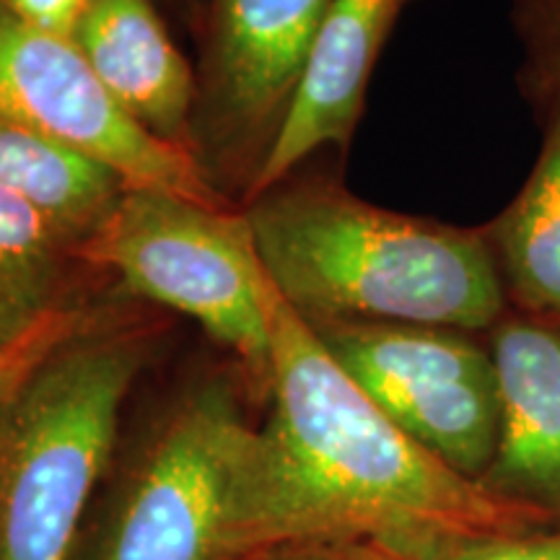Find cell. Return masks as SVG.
Listing matches in <instances>:
<instances>
[{"label": "cell", "mask_w": 560, "mask_h": 560, "mask_svg": "<svg viewBox=\"0 0 560 560\" xmlns=\"http://www.w3.org/2000/svg\"><path fill=\"white\" fill-rule=\"evenodd\" d=\"M270 416L242 472L244 560L293 542L542 527L425 452L384 416L268 278Z\"/></svg>", "instance_id": "obj_1"}, {"label": "cell", "mask_w": 560, "mask_h": 560, "mask_svg": "<svg viewBox=\"0 0 560 560\" xmlns=\"http://www.w3.org/2000/svg\"><path fill=\"white\" fill-rule=\"evenodd\" d=\"M244 215L272 285L312 325L400 322L486 335L511 306L486 229L376 208L338 185L265 192Z\"/></svg>", "instance_id": "obj_2"}, {"label": "cell", "mask_w": 560, "mask_h": 560, "mask_svg": "<svg viewBox=\"0 0 560 560\" xmlns=\"http://www.w3.org/2000/svg\"><path fill=\"white\" fill-rule=\"evenodd\" d=\"M140 332L83 325L0 408V560H70L112 465Z\"/></svg>", "instance_id": "obj_3"}, {"label": "cell", "mask_w": 560, "mask_h": 560, "mask_svg": "<svg viewBox=\"0 0 560 560\" xmlns=\"http://www.w3.org/2000/svg\"><path fill=\"white\" fill-rule=\"evenodd\" d=\"M252 433L223 382L182 395L91 509L70 560H244Z\"/></svg>", "instance_id": "obj_4"}, {"label": "cell", "mask_w": 560, "mask_h": 560, "mask_svg": "<svg viewBox=\"0 0 560 560\" xmlns=\"http://www.w3.org/2000/svg\"><path fill=\"white\" fill-rule=\"evenodd\" d=\"M75 255L115 270L138 296L192 317L240 355L252 380L268 384V272L247 215L153 187H125Z\"/></svg>", "instance_id": "obj_5"}, {"label": "cell", "mask_w": 560, "mask_h": 560, "mask_svg": "<svg viewBox=\"0 0 560 560\" xmlns=\"http://www.w3.org/2000/svg\"><path fill=\"white\" fill-rule=\"evenodd\" d=\"M312 327L397 429L480 486L499 441V380L488 340L400 322Z\"/></svg>", "instance_id": "obj_6"}, {"label": "cell", "mask_w": 560, "mask_h": 560, "mask_svg": "<svg viewBox=\"0 0 560 560\" xmlns=\"http://www.w3.org/2000/svg\"><path fill=\"white\" fill-rule=\"evenodd\" d=\"M0 122L73 145L128 187H153L219 208L198 161L153 136L109 96L75 39L42 32L0 3Z\"/></svg>", "instance_id": "obj_7"}, {"label": "cell", "mask_w": 560, "mask_h": 560, "mask_svg": "<svg viewBox=\"0 0 560 560\" xmlns=\"http://www.w3.org/2000/svg\"><path fill=\"white\" fill-rule=\"evenodd\" d=\"M486 340L499 380V441L480 488L560 527V322L509 306Z\"/></svg>", "instance_id": "obj_8"}, {"label": "cell", "mask_w": 560, "mask_h": 560, "mask_svg": "<svg viewBox=\"0 0 560 560\" xmlns=\"http://www.w3.org/2000/svg\"><path fill=\"white\" fill-rule=\"evenodd\" d=\"M412 0H335L314 39L310 62L285 109L252 195L276 190L325 145L346 149L359 122L384 42Z\"/></svg>", "instance_id": "obj_9"}, {"label": "cell", "mask_w": 560, "mask_h": 560, "mask_svg": "<svg viewBox=\"0 0 560 560\" xmlns=\"http://www.w3.org/2000/svg\"><path fill=\"white\" fill-rule=\"evenodd\" d=\"M335 0H213L221 107L242 128L283 120Z\"/></svg>", "instance_id": "obj_10"}, {"label": "cell", "mask_w": 560, "mask_h": 560, "mask_svg": "<svg viewBox=\"0 0 560 560\" xmlns=\"http://www.w3.org/2000/svg\"><path fill=\"white\" fill-rule=\"evenodd\" d=\"M73 39L132 120L182 143L195 94L192 73L151 0H91Z\"/></svg>", "instance_id": "obj_11"}, {"label": "cell", "mask_w": 560, "mask_h": 560, "mask_svg": "<svg viewBox=\"0 0 560 560\" xmlns=\"http://www.w3.org/2000/svg\"><path fill=\"white\" fill-rule=\"evenodd\" d=\"M542 143L527 182L486 236L514 310L560 322V96L537 100Z\"/></svg>", "instance_id": "obj_12"}, {"label": "cell", "mask_w": 560, "mask_h": 560, "mask_svg": "<svg viewBox=\"0 0 560 560\" xmlns=\"http://www.w3.org/2000/svg\"><path fill=\"white\" fill-rule=\"evenodd\" d=\"M112 166L73 145L0 122V190L26 202L79 249L125 192Z\"/></svg>", "instance_id": "obj_13"}, {"label": "cell", "mask_w": 560, "mask_h": 560, "mask_svg": "<svg viewBox=\"0 0 560 560\" xmlns=\"http://www.w3.org/2000/svg\"><path fill=\"white\" fill-rule=\"evenodd\" d=\"M68 242L37 210L0 190V350L39 330L60 304Z\"/></svg>", "instance_id": "obj_14"}, {"label": "cell", "mask_w": 560, "mask_h": 560, "mask_svg": "<svg viewBox=\"0 0 560 560\" xmlns=\"http://www.w3.org/2000/svg\"><path fill=\"white\" fill-rule=\"evenodd\" d=\"M524 66L522 86L529 102L560 96V0H511Z\"/></svg>", "instance_id": "obj_15"}, {"label": "cell", "mask_w": 560, "mask_h": 560, "mask_svg": "<svg viewBox=\"0 0 560 560\" xmlns=\"http://www.w3.org/2000/svg\"><path fill=\"white\" fill-rule=\"evenodd\" d=\"M416 550L425 560H560V527L444 537Z\"/></svg>", "instance_id": "obj_16"}, {"label": "cell", "mask_w": 560, "mask_h": 560, "mask_svg": "<svg viewBox=\"0 0 560 560\" xmlns=\"http://www.w3.org/2000/svg\"><path fill=\"white\" fill-rule=\"evenodd\" d=\"M83 325H86V322H83L81 312L66 306V310L52 314L39 330H34L30 335V338L21 340L19 346L0 350V408L9 400L11 392L16 389V384L24 380V376L30 374L52 348Z\"/></svg>", "instance_id": "obj_17"}, {"label": "cell", "mask_w": 560, "mask_h": 560, "mask_svg": "<svg viewBox=\"0 0 560 560\" xmlns=\"http://www.w3.org/2000/svg\"><path fill=\"white\" fill-rule=\"evenodd\" d=\"M262 560H425L416 548L382 537H335V540L293 542L272 550Z\"/></svg>", "instance_id": "obj_18"}, {"label": "cell", "mask_w": 560, "mask_h": 560, "mask_svg": "<svg viewBox=\"0 0 560 560\" xmlns=\"http://www.w3.org/2000/svg\"><path fill=\"white\" fill-rule=\"evenodd\" d=\"M13 16L42 32L73 39L91 0H0Z\"/></svg>", "instance_id": "obj_19"}]
</instances>
